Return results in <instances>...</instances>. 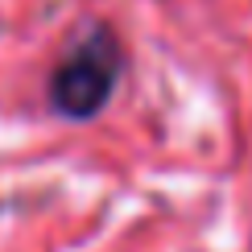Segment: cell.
Masks as SVG:
<instances>
[{
  "label": "cell",
  "instance_id": "6da1fadb",
  "mask_svg": "<svg viewBox=\"0 0 252 252\" xmlns=\"http://www.w3.org/2000/svg\"><path fill=\"white\" fill-rule=\"evenodd\" d=\"M124 66H128V54H124L120 33L108 21H87L46 79L50 112L70 124H87L103 116L124 79Z\"/></svg>",
  "mask_w": 252,
  "mask_h": 252
}]
</instances>
